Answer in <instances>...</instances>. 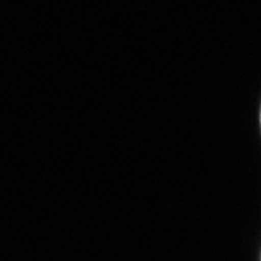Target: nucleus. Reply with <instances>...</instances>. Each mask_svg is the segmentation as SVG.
I'll list each match as a JSON object with an SVG mask.
<instances>
[{
  "instance_id": "f257e3e1",
  "label": "nucleus",
  "mask_w": 261,
  "mask_h": 261,
  "mask_svg": "<svg viewBox=\"0 0 261 261\" xmlns=\"http://www.w3.org/2000/svg\"><path fill=\"white\" fill-rule=\"evenodd\" d=\"M260 120H261V117H260Z\"/></svg>"
}]
</instances>
